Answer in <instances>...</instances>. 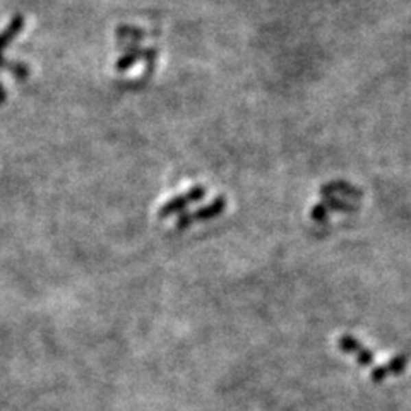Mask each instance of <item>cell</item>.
Wrapping results in <instances>:
<instances>
[{
  "instance_id": "1",
  "label": "cell",
  "mask_w": 411,
  "mask_h": 411,
  "mask_svg": "<svg viewBox=\"0 0 411 411\" xmlns=\"http://www.w3.org/2000/svg\"><path fill=\"white\" fill-rule=\"evenodd\" d=\"M224 207H226V198H224V196H220V198L214 199L211 204L201 207V209L194 211V213L182 214V216L177 220V223H175V228H177V230H184V228L191 226L192 223H198V221L213 220V218L220 216V214L224 213Z\"/></svg>"
},
{
  "instance_id": "2",
  "label": "cell",
  "mask_w": 411,
  "mask_h": 411,
  "mask_svg": "<svg viewBox=\"0 0 411 411\" xmlns=\"http://www.w3.org/2000/svg\"><path fill=\"white\" fill-rule=\"evenodd\" d=\"M204 196H206V189L202 187V185H196V187L189 189L185 194L177 196V198H174V199H170L168 202H165V206H161V209L158 211V216H160L161 220H165V218H170V216H174V214H178L180 211H184L189 204H192V202L201 201Z\"/></svg>"
},
{
  "instance_id": "3",
  "label": "cell",
  "mask_w": 411,
  "mask_h": 411,
  "mask_svg": "<svg viewBox=\"0 0 411 411\" xmlns=\"http://www.w3.org/2000/svg\"><path fill=\"white\" fill-rule=\"evenodd\" d=\"M338 347H340V350L344 351V353H350L351 357H353L358 364L364 365V367L374 365V351L365 348L364 344H362V341H358L355 336L343 334V336L338 340Z\"/></svg>"
},
{
  "instance_id": "4",
  "label": "cell",
  "mask_w": 411,
  "mask_h": 411,
  "mask_svg": "<svg viewBox=\"0 0 411 411\" xmlns=\"http://www.w3.org/2000/svg\"><path fill=\"white\" fill-rule=\"evenodd\" d=\"M410 357L408 355L401 353V355H396L395 358H391V362L386 365H382V367H377L375 371H372V381L374 382H382L384 379H388L389 375H399L405 372L406 365H408Z\"/></svg>"
},
{
  "instance_id": "5",
  "label": "cell",
  "mask_w": 411,
  "mask_h": 411,
  "mask_svg": "<svg viewBox=\"0 0 411 411\" xmlns=\"http://www.w3.org/2000/svg\"><path fill=\"white\" fill-rule=\"evenodd\" d=\"M24 27V17L21 14H16L12 19L9 21L7 27L3 31H0V55H3V50L19 36V33Z\"/></svg>"
},
{
  "instance_id": "6",
  "label": "cell",
  "mask_w": 411,
  "mask_h": 411,
  "mask_svg": "<svg viewBox=\"0 0 411 411\" xmlns=\"http://www.w3.org/2000/svg\"><path fill=\"white\" fill-rule=\"evenodd\" d=\"M333 192H336V194H347L350 196V198H362V192L358 191V189H355L353 185L347 184V182H331V184L324 185L320 194L327 196L333 194Z\"/></svg>"
},
{
  "instance_id": "7",
  "label": "cell",
  "mask_w": 411,
  "mask_h": 411,
  "mask_svg": "<svg viewBox=\"0 0 411 411\" xmlns=\"http://www.w3.org/2000/svg\"><path fill=\"white\" fill-rule=\"evenodd\" d=\"M115 36L119 41L130 40L134 41V43H139V40H143V38L146 36V31L136 26H129V24H120L115 30Z\"/></svg>"
},
{
  "instance_id": "8",
  "label": "cell",
  "mask_w": 411,
  "mask_h": 411,
  "mask_svg": "<svg viewBox=\"0 0 411 411\" xmlns=\"http://www.w3.org/2000/svg\"><path fill=\"white\" fill-rule=\"evenodd\" d=\"M143 54H144V48L143 47H141L137 51H132V54H124L122 57H120L119 60H117L115 69L119 72H127L130 67H132V65H136L137 62L143 60Z\"/></svg>"
},
{
  "instance_id": "9",
  "label": "cell",
  "mask_w": 411,
  "mask_h": 411,
  "mask_svg": "<svg viewBox=\"0 0 411 411\" xmlns=\"http://www.w3.org/2000/svg\"><path fill=\"white\" fill-rule=\"evenodd\" d=\"M3 71H7L10 75H12V78L19 79V81H24V79L30 78V74H31L30 67H27L26 64H23V62H16V60L14 62L7 60L5 65H3Z\"/></svg>"
},
{
  "instance_id": "10",
  "label": "cell",
  "mask_w": 411,
  "mask_h": 411,
  "mask_svg": "<svg viewBox=\"0 0 411 411\" xmlns=\"http://www.w3.org/2000/svg\"><path fill=\"white\" fill-rule=\"evenodd\" d=\"M322 204L327 207V211H340V213H355L357 211L355 204H350V202L341 201V199L336 198H324Z\"/></svg>"
},
{
  "instance_id": "11",
  "label": "cell",
  "mask_w": 411,
  "mask_h": 411,
  "mask_svg": "<svg viewBox=\"0 0 411 411\" xmlns=\"http://www.w3.org/2000/svg\"><path fill=\"white\" fill-rule=\"evenodd\" d=\"M327 214H329V211H327V207L324 206L322 202L310 211V218H312L314 221H317V223H324V221L327 220Z\"/></svg>"
},
{
  "instance_id": "12",
  "label": "cell",
  "mask_w": 411,
  "mask_h": 411,
  "mask_svg": "<svg viewBox=\"0 0 411 411\" xmlns=\"http://www.w3.org/2000/svg\"><path fill=\"white\" fill-rule=\"evenodd\" d=\"M5 99H7V91H5V88H3L2 81H0V105H3V103H5Z\"/></svg>"
}]
</instances>
